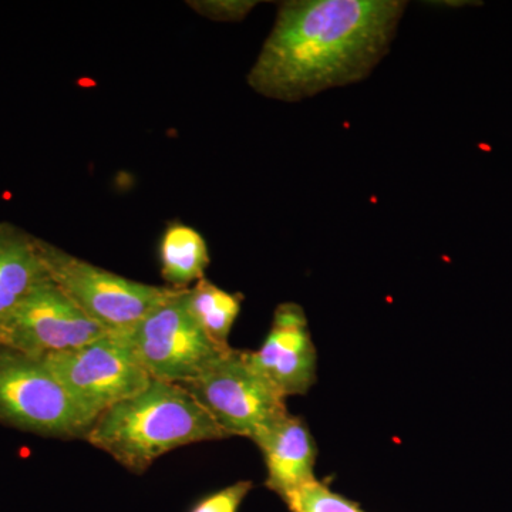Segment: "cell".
Listing matches in <instances>:
<instances>
[{
	"label": "cell",
	"mask_w": 512,
	"mask_h": 512,
	"mask_svg": "<svg viewBox=\"0 0 512 512\" xmlns=\"http://www.w3.org/2000/svg\"><path fill=\"white\" fill-rule=\"evenodd\" d=\"M225 439L227 434L183 386L153 379L101 414L84 440L140 476L174 448Z\"/></svg>",
	"instance_id": "obj_2"
},
{
	"label": "cell",
	"mask_w": 512,
	"mask_h": 512,
	"mask_svg": "<svg viewBox=\"0 0 512 512\" xmlns=\"http://www.w3.org/2000/svg\"><path fill=\"white\" fill-rule=\"evenodd\" d=\"M106 333L49 279L20 303L0 329V345L43 359L82 348Z\"/></svg>",
	"instance_id": "obj_8"
},
{
	"label": "cell",
	"mask_w": 512,
	"mask_h": 512,
	"mask_svg": "<svg viewBox=\"0 0 512 512\" xmlns=\"http://www.w3.org/2000/svg\"><path fill=\"white\" fill-rule=\"evenodd\" d=\"M252 487H254L252 481H238L200 498L188 512H239Z\"/></svg>",
	"instance_id": "obj_15"
},
{
	"label": "cell",
	"mask_w": 512,
	"mask_h": 512,
	"mask_svg": "<svg viewBox=\"0 0 512 512\" xmlns=\"http://www.w3.org/2000/svg\"><path fill=\"white\" fill-rule=\"evenodd\" d=\"M49 279L40 238L12 222H0V329L20 303Z\"/></svg>",
	"instance_id": "obj_11"
},
{
	"label": "cell",
	"mask_w": 512,
	"mask_h": 512,
	"mask_svg": "<svg viewBox=\"0 0 512 512\" xmlns=\"http://www.w3.org/2000/svg\"><path fill=\"white\" fill-rule=\"evenodd\" d=\"M50 279L107 332H127L177 289L141 284L40 239Z\"/></svg>",
	"instance_id": "obj_6"
},
{
	"label": "cell",
	"mask_w": 512,
	"mask_h": 512,
	"mask_svg": "<svg viewBox=\"0 0 512 512\" xmlns=\"http://www.w3.org/2000/svg\"><path fill=\"white\" fill-rule=\"evenodd\" d=\"M0 424L45 439L84 440L93 423L42 359L0 345Z\"/></svg>",
	"instance_id": "obj_3"
},
{
	"label": "cell",
	"mask_w": 512,
	"mask_h": 512,
	"mask_svg": "<svg viewBox=\"0 0 512 512\" xmlns=\"http://www.w3.org/2000/svg\"><path fill=\"white\" fill-rule=\"evenodd\" d=\"M266 466L265 485L285 504L302 488L316 481L318 457L315 439L301 417L285 413L255 437Z\"/></svg>",
	"instance_id": "obj_10"
},
{
	"label": "cell",
	"mask_w": 512,
	"mask_h": 512,
	"mask_svg": "<svg viewBox=\"0 0 512 512\" xmlns=\"http://www.w3.org/2000/svg\"><path fill=\"white\" fill-rule=\"evenodd\" d=\"M161 276L171 289L184 291L205 278L210 265L207 242L197 229L174 222L160 242Z\"/></svg>",
	"instance_id": "obj_12"
},
{
	"label": "cell",
	"mask_w": 512,
	"mask_h": 512,
	"mask_svg": "<svg viewBox=\"0 0 512 512\" xmlns=\"http://www.w3.org/2000/svg\"><path fill=\"white\" fill-rule=\"evenodd\" d=\"M404 8L397 0L282 3L249 86L269 99L298 101L360 82L389 50Z\"/></svg>",
	"instance_id": "obj_1"
},
{
	"label": "cell",
	"mask_w": 512,
	"mask_h": 512,
	"mask_svg": "<svg viewBox=\"0 0 512 512\" xmlns=\"http://www.w3.org/2000/svg\"><path fill=\"white\" fill-rule=\"evenodd\" d=\"M184 302L198 326L221 349H229L228 339L235 320L241 313L244 296L232 293L202 278L185 289Z\"/></svg>",
	"instance_id": "obj_13"
},
{
	"label": "cell",
	"mask_w": 512,
	"mask_h": 512,
	"mask_svg": "<svg viewBox=\"0 0 512 512\" xmlns=\"http://www.w3.org/2000/svg\"><path fill=\"white\" fill-rule=\"evenodd\" d=\"M249 359L282 396H303L311 390L318 355L301 305L286 302L275 309L265 342L249 352Z\"/></svg>",
	"instance_id": "obj_9"
},
{
	"label": "cell",
	"mask_w": 512,
	"mask_h": 512,
	"mask_svg": "<svg viewBox=\"0 0 512 512\" xmlns=\"http://www.w3.org/2000/svg\"><path fill=\"white\" fill-rule=\"evenodd\" d=\"M286 507L291 512H367L355 501L336 493L319 480L302 488Z\"/></svg>",
	"instance_id": "obj_14"
},
{
	"label": "cell",
	"mask_w": 512,
	"mask_h": 512,
	"mask_svg": "<svg viewBox=\"0 0 512 512\" xmlns=\"http://www.w3.org/2000/svg\"><path fill=\"white\" fill-rule=\"evenodd\" d=\"M184 291H175L124 332L151 379L191 382L231 349H221L205 335L185 306Z\"/></svg>",
	"instance_id": "obj_7"
},
{
	"label": "cell",
	"mask_w": 512,
	"mask_h": 512,
	"mask_svg": "<svg viewBox=\"0 0 512 512\" xmlns=\"http://www.w3.org/2000/svg\"><path fill=\"white\" fill-rule=\"evenodd\" d=\"M229 437L254 440L288 413L286 397L249 359V350L231 348L201 376L180 384Z\"/></svg>",
	"instance_id": "obj_4"
},
{
	"label": "cell",
	"mask_w": 512,
	"mask_h": 512,
	"mask_svg": "<svg viewBox=\"0 0 512 512\" xmlns=\"http://www.w3.org/2000/svg\"><path fill=\"white\" fill-rule=\"evenodd\" d=\"M255 2H192L191 8L207 18L217 20H238L244 18Z\"/></svg>",
	"instance_id": "obj_16"
},
{
	"label": "cell",
	"mask_w": 512,
	"mask_h": 512,
	"mask_svg": "<svg viewBox=\"0 0 512 512\" xmlns=\"http://www.w3.org/2000/svg\"><path fill=\"white\" fill-rule=\"evenodd\" d=\"M42 360L92 423L153 380L124 332L106 333L82 348Z\"/></svg>",
	"instance_id": "obj_5"
}]
</instances>
